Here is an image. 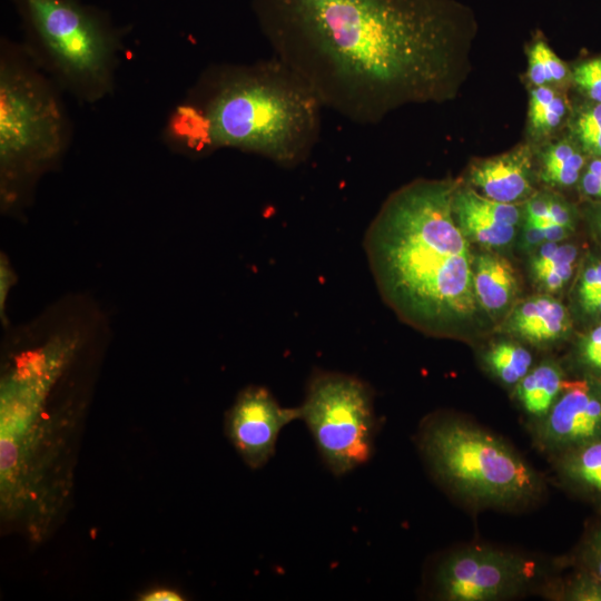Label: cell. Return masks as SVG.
I'll return each mask as SVG.
<instances>
[{
  "label": "cell",
  "instance_id": "6da1fadb",
  "mask_svg": "<svg viewBox=\"0 0 601 601\" xmlns=\"http://www.w3.org/2000/svg\"><path fill=\"white\" fill-rule=\"evenodd\" d=\"M273 56L325 108L371 125L444 96L466 12L452 0H252Z\"/></svg>",
  "mask_w": 601,
  "mask_h": 601
},
{
  "label": "cell",
  "instance_id": "7a4b0ae2",
  "mask_svg": "<svg viewBox=\"0 0 601 601\" xmlns=\"http://www.w3.org/2000/svg\"><path fill=\"white\" fill-rule=\"evenodd\" d=\"M457 186L426 179L403 186L382 205L363 242L384 302L433 336L460 335L480 309L474 256L453 211Z\"/></svg>",
  "mask_w": 601,
  "mask_h": 601
},
{
  "label": "cell",
  "instance_id": "3957f363",
  "mask_svg": "<svg viewBox=\"0 0 601 601\" xmlns=\"http://www.w3.org/2000/svg\"><path fill=\"white\" fill-rule=\"evenodd\" d=\"M324 108L313 89L274 56L220 63L200 75L173 114L166 136L189 154L229 148L294 167L316 146Z\"/></svg>",
  "mask_w": 601,
  "mask_h": 601
},
{
  "label": "cell",
  "instance_id": "277c9868",
  "mask_svg": "<svg viewBox=\"0 0 601 601\" xmlns=\"http://www.w3.org/2000/svg\"><path fill=\"white\" fill-rule=\"evenodd\" d=\"M72 364L61 351L39 345L14 356L1 378V510L32 539L47 534L70 491L77 421L53 401Z\"/></svg>",
  "mask_w": 601,
  "mask_h": 601
},
{
  "label": "cell",
  "instance_id": "5b68a950",
  "mask_svg": "<svg viewBox=\"0 0 601 601\" xmlns=\"http://www.w3.org/2000/svg\"><path fill=\"white\" fill-rule=\"evenodd\" d=\"M416 444L433 480L472 511H524L546 493L543 475L506 440L470 418L437 412Z\"/></svg>",
  "mask_w": 601,
  "mask_h": 601
},
{
  "label": "cell",
  "instance_id": "8992f818",
  "mask_svg": "<svg viewBox=\"0 0 601 601\" xmlns=\"http://www.w3.org/2000/svg\"><path fill=\"white\" fill-rule=\"evenodd\" d=\"M62 90L22 43L0 47V194L4 210L21 207L41 175L59 164L71 139Z\"/></svg>",
  "mask_w": 601,
  "mask_h": 601
},
{
  "label": "cell",
  "instance_id": "52a82bcc",
  "mask_svg": "<svg viewBox=\"0 0 601 601\" xmlns=\"http://www.w3.org/2000/svg\"><path fill=\"white\" fill-rule=\"evenodd\" d=\"M23 48L63 91L96 104L114 92L122 31L110 16L81 0H11Z\"/></svg>",
  "mask_w": 601,
  "mask_h": 601
},
{
  "label": "cell",
  "instance_id": "ba28073f",
  "mask_svg": "<svg viewBox=\"0 0 601 601\" xmlns=\"http://www.w3.org/2000/svg\"><path fill=\"white\" fill-rule=\"evenodd\" d=\"M299 410L333 474H346L370 460L377 425L373 392L364 381L317 370L309 377Z\"/></svg>",
  "mask_w": 601,
  "mask_h": 601
},
{
  "label": "cell",
  "instance_id": "9c48e42d",
  "mask_svg": "<svg viewBox=\"0 0 601 601\" xmlns=\"http://www.w3.org/2000/svg\"><path fill=\"white\" fill-rule=\"evenodd\" d=\"M524 554L469 544L443 554L430 571L428 590L444 601H500L540 589L543 577Z\"/></svg>",
  "mask_w": 601,
  "mask_h": 601
},
{
  "label": "cell",
  "instance_id": "30bf717a",
  "mask_svg": "<svg viewBox=\"0 0 601 601\" xmlns=\"http://www.w3.org/2000/svg\"><path fill=\"white\" fill-rule=\"evenodd\" d=\"M549 460L601 439V378L566 381L548 415L530 431Z\"/></svg>",
  "mask_w": 601,
  "mask_h": 601
},
{
  "label": "cell",
  "instance_id": "8fae6325",
  "mask_svg": "<svg viewBox=\"0 0 601 601\" xmlns=\"http://www.w3.org/2000/svg\"><path fill=\"white\" fill-rule=\"evenodd\" d=\"M295 420H300L299 406L283 407L267 388L250 385L227 412L225 430L243 461L258 469L274 455L280 431Z\"/></svg>",
  "mask_w": 601,
  "mask_h": 601
},
{
  "label": "cell",
  "instance_id": "7c38bea8",
  "mask_svg": "<svg viewBox=\"0 0 601 601\" xmlns=\"http://www.w3.org/2000/svg\"><path fill=\"white\" fill-rule=\"evenodd\" d=\"M453 211L469 242L489 248L511 244L521 220V210L516 204L490 199L470 187H456Z\"/></svg>",
  "mask_w": 601,
  "mask_h": 601
},
{
  "label": "cell",
  "instance_id": "4fadbf2b",
  "mask_svg": "<svg viewBox=\"0 0 601 601\" xmlns=\"http://www.w3.org/2000/svg\"><path fill=\"white\" fill-rule=\"evenodd\" d=\"M532 174V151L522 145L473 164L469 179L483 196L500 203L518 204L533 195Z\"/></svg>",
  "mask_w": 601,
  "mask_h": 601
},
{
  "label": "cell",
  "instance_id": "5bb4252c",
  "mask_svg": "<svg viewBox=\"0 0 601 601\" xmlns=\"http://www.w3.org/2000/svg\"><path fill=\"white\" fill-rule=\"evenodd\" d=\"M571 326L569 312L561 302L549 295H536L514 307L505 331L522 342L546 346L563 339Z\"/></svg>",
  "mask_w": 601,
  "mask_h": 601
},
{
  "label": "cell",
  "instance_id": "9a60e30c",
  "mask_svg": "<svg viewBox=\"0 0 601 601\" xmlns=\"http://www.w3.org/2000/svg\"><path fill=\"white\" fill-rule=\"evenodd\" d=\"M562 366L553 359H544L513 387L514 398L525 418L530 432L550 412L566 383Z\"/></svg>",
  "mask_w": 601,
  "mask_h": 601
},
{
  "label": "cell",
  "instance_id": "2e32d148",
  "mask_svg": "<svg viewBox=\"0 0 601 601\" xmlns=\"http://www.w3.org/2000/svg\"><path fill=\"white\" fill-rule=\"evenodd\" d=\"M473 286L479 306L495 315L512 303L518 292V279L508 259L494 253H483L474 256Z\"/></svg>",
  "mask_w": 601,
  "mask_h": 601
},
{
  "label": "cell",
  "instance_id": "e0dca14e",
  "mask_svg": "<svg viewBox=\"0 0 601 601\" xmlns=\"http://www.w3.org/2000/svg\"><path fill=\"white\" fill-rule=\"evenodd\" d=\"M549 461L563 486L601 506V439Z\"/></svg>",
  "mask_w": 601,
  "mask_h": 601
},
{
  "label": "cell",
  "instance_id": "ac0fdd59",
  "mask_svg": "<svg viewBox=\"0 0 601 601\" xmlns=\"http://www.w3.org/2000/svg\"><path fill=\"white\" fill-rule=\"evenodd\" d=\"M572 101L565 89L540 86L530 91L528 130L533 140H543L566 127Z\"/></svg>",
  "mask_w": 601,
  "mask_h": 601
},
{
  "label": "cell",
  "instance_id": "d6986e66",
  "mask_svg": "<svg viewBox=\"0 0 601 601\" xmlns=\"http://www.w3.org/2000/svg\"><path fill=\"white\" fill-rule=\"evenodd\" d=\"M589 156L565 134L549 142L540 154V178L548 185L568 188L578 185Z\"/></svg>",
  "mask_w": 601,
  "mask_h": 601
},
{
  "label": "cell",
  "instance_id": "ffe728a7",
  "mask_svg": "<svg viewBox=\"0 0 601 601\" xmlns=\"http://www.w3.org/2000/svg\"><path fill=\"white\" fill-rule=\"evenodd\" d=\"M482 363L501 384L513 388L534 366L532 353L521 343L502 339L489 346Z\"/></svg>",
  "mask_w": 601,
  "mask_h": 601
},
{
  "label": "cell",
  "instance_id": "44dd1931",
  "mask_svg": "<svg viewBox=\"0 0 601 601\" xmlns=\"http://www.w3.org/2000/svg\"><path fill=\"white\" fill-rule=\"evenodd\" d=\"M565 128L589 157L601 156V102L579 96Z\"/></svg>",
  "mask_w": 601,
  "mask_h": 601
},
{
  "label": "cell",
  "instance_id": "7402d4cb",
  "mask_svg": "<svg viewBox=\"0 0 601 601\" xmlns=\"http://www.w3.org/2000/svg\"><path fill=\"white\" fill-rule=\"evenodd\" d=\"M528 58L526 76L533 87L566 89L571 86V67L544 40L539 39L532 43Z\"/></svg>",
  "mask_w": 601,
  "mask_h": 601
},
{
  "label": "cell",
  "instance_id": "603a6c76",
  "mask_svg": "<svg viewBox=\"0 0 601 601\" xmlns=\"http://www.w3.org/2000/svg\"><path fill=\"white\" fill-rule=\"evenodd\" d=\"M540 590L553 600L601 601V580L580 568L565 580H546Z\"/></svg>",
  "mask_w": 601,
  "mask_h": 601
},
{
  "label": "cell",
  "instance_id": "cb8c5ba5",
  "mask_svg": "<svg viewBox=\"0 0 601 601\" xmlns=\"http://www.w3.org/2000/svg\"><path fill=\"white\" fill-rule=\"evenodd\" d=\"M571 75V86L579 96L601 102V56L577 62Z\"/></svg>",
  "mask_w": 601,
  "mask_h": 601
},
{
  "label": "cell",
  "instance_id": "d4e9b609",
  "mask_svg": "<svg viewBox=\"0 0 601 601\" xmlns=\"http://www.w3.org/2000/svg\"><path fill=\"white\" fill-rule=\"evenodd\" d=\"M578 255V247L573 244L543 243L533 249L530 260L531 273L534 275L565 264H575Z\"/></svg>",
  "mask_w": 601,
  "mask_h": 601
},
{
  "label": "cell",
  "instance_id": "484cf974",
  "mask_svg": "<svg viewBox=\"0 0 601 601\" xmlns=\"http://www.w3.org/2000/svg\"><path fill=\"white\" fill-rule=\"evenodd\" d=\"M574 359L583 376L601 378V323L579 341Z\"/></svg>",
  "mask_w": 601,
  "mask_h": 601
},
{
  "label": "cell",
  "instance_id": "4316f807",
  "mask_svg": "<svg viewBox=\"0 0 601 601\" xmlns=\"http://www.w3.org/2000/svg\"><path fill=\"white\" fill-rule=\"evenodd\" d=\"M579 568L601 580V522H599L582 542L579 555Z\"/></svg>",
  "mask_w": 601,
  "mask_h": 601
},
{
  "label": "cell",
  "instance_id": "83f0119b",
  "mask_svg": "<svg viewBox=\"0 0 601 601\" xmlns=\"http://www.w3.org/2000/svg\"><path fill=\"white\" fill-rule=\"evenodd\" d=\"M572 230L552 224H524L522 230V245L525 248L534 249L543 243H560L565 239Z\"/></svg>",
  "mask_w": 601,
  "mask_h": 601
},
{
  "label": "cell",
  "instance_id": "f1b7e54d",
  "mask_svg": "<svg viewBox=\"0 0 601 601\" xmlns=\"http://www.w3.org/2000/svg\"><path fill=\"white\" fill-rule=\"evenodd\" d=\"M601 293V259L590 258L583 265L579 277L578 297L580 305Z\"/></svg>",
  "mask_w": 601,
  "mask_h": 601
},
{
  "label": "cell",
  "instance_id": "f546056e",
  "mask_svg": "<svg viewBox=\"0 0 601 601\" xmlns=\"http://www.w3.org/2000/svg\"><path fill=\"white\" fill-rule=\"evenodd\" d=\"M578 187L580 193L591 201L601 200V156L589 157Z\"/></svg>",
  "mask_w": 601,
  "mask_h": 601
},
{
  "label": "cell",
  "instance_id": "4dcf8cb0",
  "mask_svg": "<svg viewBox=\"0 0 601 601\" xmlns=\"http://www.w3.org/2000/svg\"><path fill=\"white\" fill-rule=\"evenodd\" d=\"M575 264H565L533 275L538 286L548 293L562 289L571 279Z\"/></svg>",
  "mask_w": 601,
  "mask_h": 601
},
{
  "label": "cell",
  "instance_id": "1f68e13d",
  "mask_svg": "<svg viewBox=\"0 0 601 601\" xmlns=\"http://www.w3.org/2000/svg\"><path fill=\"white\" fill-rule=\"evenodd\" d=\"M542 224L558 225L573 231L575 227V211L562 197L550 195L548 215Z\"/></svg>",
  "mask_w": 601,
  "mask_h": 601
},
{
  "label": "cell",
  "instance_id": "d6a6232c",
  "mask_svg": "<svg viewBox=\"0 0 601 601\" xmlns=\"http://www.w3.org/2000/svg\"><path fill=\"white\" fill-rule=\"evenodd\" d=\"M140 600L145 601H180L181 595L168 589H156L144 594Z\"/></svg>",
  "mask_w": 601,
  "mask_h": 601
},
{
  "label": "cell",
  "instance_id": "836d02e7",
  "mask_svg": "<svg viewBox=\"0 0 601 601\" xmlns=\"http://www.w3.org/2000/svg\"><path fill=\"white\" fill-rule=\"evenodd\" d=\"M582 309L593 316H601V293L581 305Z\"/></svg>",
  "mask_w": 601,
  "mask_h": 601
},
{
  "label": "cell",
  "instance_id": "e575fe53",
  "mask_svg": "<svg viewBox=\"0 0 601 601\" xmlns=\"http://www.w3.org/2000/svg\"><path fill=\"white\" fill-rule=\"evenodd\" d=\"M589 218L594 226H601V200L592 201L588 208Z\"/></svg>",
  "mask_w": 601,
  "mask_h": 601
},
{
  "label": "cell",
  "instance_id": "d590c367",
  "mask_svg": "<svg viewBox=\"0 0 601 601\" xmlns=\"http://www.w3.org/2000/svg\"><path fill=\"white\" fill-rule=\"evenodd\" d=\"M594 229L597 230V233L599 234V236H601V226H594Z\"/></svg>",
  "mask_w": 601,
  "mask_h": 601
}]
</instances>
